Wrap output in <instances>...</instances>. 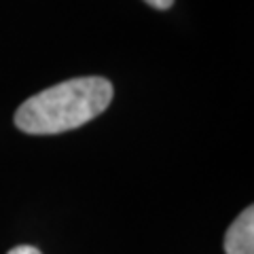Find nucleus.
<instances>
[{
	"instance_id": "f257e3e1",
	"label": "nucleus",
	"mask_w": 254,
	"mask_h": 254,
	"mask_svg": "<svg viewBox=\"0 0 254 254\" xmlns=\"http://www.w3.org/2000/svg\"><path fill=\"white\" fill-rule=\"evenodd\" d=\"M113 93V85L104 76L70 78L28 98L15 113V125L32 136L76 129L104 113Z\"/></svg>"
},
{
	"instance_id": "7ed1b4c3",
	"label": "nucleus",
	"mask_w": 254,
	"mask_h": 254,
	"mask_svg": "<svg viewBox=\"0 0 254 254\" xmlns=\"http://www.w3.org/2000/svg\"><path fill=\"white\" fill-rule=\"evenodd\" d=\"M6 254H43L38 248H34V246H17V248L9 250Z\"/></svg>"
},
{
	"instance_id": "20e7f679",
	"label": "nucleus",
	"mask_w": 254,
	"mask_h": 254,
	"mask_svg": "<svg viewBox=\"0 0 254 254\" xmlns=\"http://www.w3.org/2000/svg\"><path fill=\"white\" fill-rule=\"evenodd\" d=\"M146 4H150L153 9H159V11H165L170 9V6L174 4V0H144Z\"/></svg>"
},
{
	"instance_id": "f03ea898",
	"label": "nucleus",
	"mask_w": 254,
	"mask_h": 254,
	"mask_svg": "<svg viewBox=\"0 0 254 254\" xmlns=\"http://www.w3.org/2000/svg\"><path fill=\"white\" fill-rule=\"evenodd\" d=\"M225 254H254V208L248 205L227 229Z\"/></svg>"
}]
</instances>
